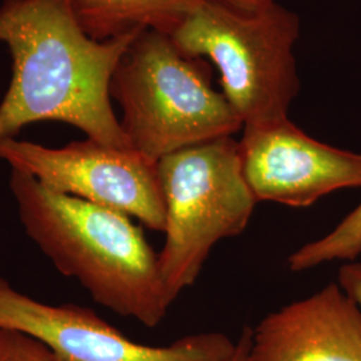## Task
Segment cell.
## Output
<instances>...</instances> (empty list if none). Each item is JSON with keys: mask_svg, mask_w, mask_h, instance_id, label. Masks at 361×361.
Returning a JSON list of instances; mask_svg holds the SVG:
<instances>
[{"mask_svg": "<svg viewBox=\"0 0 361 361\" xmlns=\"http://www.w3.org/2000/svg\"><path fill=\"white\" fill-rule=\"evenodd\" d=\"M141 31L97 40L68 0H3L0 42L11 51L13 79L0 104V141L30 123L58 121L95 142L129 149L111 106V82Z\"/></svg>", "mask_w": 361, "mask_h": 361, "instance_id": "1", "label": "cell"}, {"mask_svg": "<svg viewBox=\"0 0 361 361\" xmlns=\"http://www.w3.org/2000/svg\"><path fill=\"white\" fill-rule=\"evenodd\" d=\"M10 189L27 235L58 271L116 314L147 328L162 323L173 301L158 255L128 214L56 193L18 170Z\"/></svg>", "mask_w": 361, "mask_h": 361, "instance_id": "2", "label": "cell"}, {"mask_svg": "<svg viewBox=\"0 0 361 361\" xmlns=\"http://www.w3.org/2000/svg\"><path fill=\"white\" fill-rule=\"evenodd\" d=\"M111 97L130 147L158 162L198 143L233 137L244 123L212 85L204 58L180 51L168 34L143 30L121 59Z\"/></svg>", "mask_w": 361, "mask_h": 361, "instance_id": "3", "label": "cell"}, {"mask_svg": "<svg viewBox=\"0 0 361 361\" xmlns=\"http://www.w3.org/2000/svg\"><path fill=\"white\" fill-rule=\"evenodd\" d=\"M301 20L273 1L255 13L204 0L170 37L217 68L222 94L244 126L289 118L301 87L295 47Z\"/></svg>", "mask_w": 361, "mask_h": 361, "instance_id": "4", "label": "cell"}, {"mask_svg": "<svg viewBox=\"0 0 361 361\" xmlns=\"http://www.w3.org/2000/svg\"><path fill=\"white\" fill-rule=\"evenodd\" d=\"M157 169L166 212L158 259L174 302L197 281L216 244L245 232L257 200L246 183L233 137L171 153Z\"/></svg>", "mask_w": 361, "mask_h": 361, "instance_id": "5", "label": "cell"}, {"mask_svg": "<svg viewBox=\"0 0 361 361\" xmlns=\"http://www.w3.org/2000/svg\"><path fill=\"white\" fill-rule=\"evenodd\" d=\"M0 159L56 193L77 197L135 217L155 232L165 231V201L157 162L134 149L92 140L47 147L8 138Z\"/></svg>", "mask_w": 361, "mask_h": 361, "instance_id": "6", "label": "cell"}, {"mask_svg": "<svg viewBox=\"0 0 361 361\" xmlns=\"http://www.w3.org/2000/svg\"><path fill=\"white\" fill-rule=\"evenodd\" d=\"M0 328L35 337L55 361H231L235 352L222 332L183 336L162 347L134 343L89 308L40 302L1 277Z\"/></svg>", "mask_w": 361, "mask_h": 361, "instance_id": "7", "label": "cell"}, {"mask_svg": "<svg viewBox=\"0 0 361 361\" xmlns=\"http://www.w3.org/2000/svg\"><path fill=\"white\" fill-rule=\"evenodd\" d=\"M243 174L257 202L308 207L341 189L361 188V154L314 140L289 118L244 126Z\"/></svg>", "mask_w": 361, "mask_h": 361, "instance_id": "8", "label": "cell"}, {"mask_svg": "<svg viewBox=\"0 0 361 361\" xmlns=\"http://www.w3.org/2000/svg\"><path fill=\"white\" fill-rule=\"evenodd\" d=\"M246 361H361V308L331 283L252 328Z\"/></svg>", "mask_w": 361, "mask_h": 361, "instance_id": "9", "label": "cell"}, {"mask_svg": "<svg viewBox=\"0 0 361 361\" xmlns=\"http://www.w3.org/2000/svg\"><path fill=\"white\" fill-rule=\"evenodd\" d=\"M85 32L107 40L135 30L171 35L204 0H68Z\"/></svg>", "mask_w": 361, "mask_h": 361, "instance_id": "10", "label": "cell"}, {"mask_svg": "<svg viewBox=\"0 0 361 361\" xmlns=\"http://www.w3.org/2000/svg\"><path fill=\"white\" fill-rule=\"evenodd\" d=\"M361 256V202L332 232L300 246L288 258L292 271L314 269L332 261H356Z\"/></svg>", "mask_w": 361, "mask_h": 361, "instance_id": "11", "label": "cell"}, {"mask_svg": "<svg viewBox=\"0 0 361 361\" xmlns=\"http://www.w3.org/2000/svg\"><path fill=\"white\" fill-rule=\"evenodd\" d=\"M0 361H55L51 350L35 337L0 328Z\"/></svg>", "mask_w": 361, "mask_h": 361, "instance_id": "12", "label": "cell"}, {"mask_svg": "<svg viewBox=\"0 0 361 361\" xmlns=\"http://www.w3.org/2000/svg\"><path fill=\"white\" fill-rule=\"evenodd\" d=\"M337 284L361 308V261H349L340 267Z\"/></svg>", "mask_w": 361, "mask_h": 361, "instance_id": "13", "label": "cell"}, {"mask_svg": "<svg viewBox=\"0 0 361 361\" xmlns=\"http://www.w3.org/2000/svg\"><path fill=\"white\" fill-rule=\"evenodd\" d=\"M209 1L217 3L221 6L237 10V11L255 13V11L268 7L274 0H209Z\"/></svg>", "mask_w": 361, "mask_h": 361, "instance_id": "14", "label": "cell"}, {"mask_svg": "<svg viewBox=\"0 0 361 361\" xmlns=\"http://www.w3.org/2000/svg\"><path fill=\"white\" fill-rule=\"evenodd\" d=\"M250 341H252V328L245 326L240 338L235 343V352H234V356L231 361H246Z\"/></svg>", "mask_w": 361, "mask_h": 361, "instance_id": "15", "label": "cell"}]
</instances>
